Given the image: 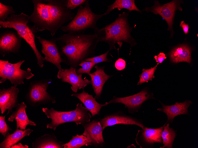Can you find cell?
<instances>
[{
    "label": "cell",
    "mask_w": 198,
    "mask_h": 148,
    "mask_svg": "<svg viewBox=\"0 0 198 148\" xmlns=\"http://www.w3.org/2000/svg\"><path fill=\"white\" fill-rule=\"evenodd\" d=\"M105 67L99 66L96 65L95 66V71L88 74L91 78V84L95 94V98L97 99L100 97L105 83L113 76V75H108L105 73Z\"/></svg>",
    "instance_id": "16"
},
{
    "label": "cell",
    "mask_w": 198,
    "mask_h": 148,
    "mask_svg": "<svg viewBox=\"0 0 198 148\" xmlns=\"http://www.w3.org/2000/svg\"><path fill=\"white\" fill-rule=\"evenodd\" d=\"M19 89L14 86L8 88L0 89V108L1 114L8 110L6 115L12 112L13 108L17 107L19 103L17 97Z\"/></svg>",
    "instance_id": "14"
},
{
    "label": "cell",
    "mask_w": 198,
    "mask_h": 148,
    "mask_svg": "<svg viewBox=\"0 0 198 148\" xmlns=\"http://www.w3.org/2000/svg\"><path fill=\"white\" fill-rule=\"evenodd\" d=\"M84 5V6L79 7L73 19L60 30L67 33H84L89 28L93 29L94 31L98 29L96 26L97 22L104 16L103 14H97L93 12L88 0H87Z\"/></svg>",
    "instance_id": "6"
},
{
    "label": "cell",
    "mask_w": 198,
    "mask_h": 148,
    "mask_svg": "<svg viewBox=\"0 0 198 148\" xmlns=\"http://www.w3.org/2000/svg\"><path fill=\"white\" fill-rule=\"evenodd\" d=\"M22 38L17 32L7 30L0 35V54L4 57L10 53H18Z\"/></svg>",
    "instance_id": "11"
},
{
    "label": "cell",
    "mask_w": 198,
    "mask_h": 148,
    "mask_svg": "<svg viewBox=\"0 0 198 148\" xmlns=\"http://www.w3.org/2000/svg\"><path fill=\"white\" fill-rule=\"evenodd\" d=\"M102 126V131L108 126L117 124L135 125L143 129L145 126L141 122L129 116L114 114L106 115L100 120Z\"/></svg>",
    "instance_id": "17"
},
{
    "label": "cell",
    "mask_w": 198,
    "mask_h": 148,
    "mask_svg": "<svg viewBox=\"0 0 198 148\" xmlns=\"http://www.w3.org/2000/svg\"><path fill=\"white\" fill-rule=\"evenodd\" d=\"M42 111L47 118L51 119L46 125L47 129L55 131L60 125L65 123L74 122L77 125L90 121L92 116L82 104L78 103L75 109L70 111H62L55 110L53 108L49 109L42 108Z\"/></svg>",
    "instance_id": "5"
},
{
    "label": "cell",
    "mask_w": 198,
    "mask_h": 148,
    "mask_svg": "<svg viewBox=\"0 0 198 148\" xmlns=\"http://www.w3.org/2000/svg\"><path fill=\"white\" fill-rule=\"evenodd\" d=\"M33 131L29 128L25 130L16 129L13 133H9L6 136L0 143V148H11V146L17 144L25 137L29 136Z\"/></svg>",
    "instance_id": "23"
},
{
    "label": "cell",
    "mask_w": 198,
    "mask_h": 148,
    "mask_svg": "<svg viewBox=\"0 0 198 148\" xmlns=\"http://www.w3.org/2000/svg\"><path fill=\"white\" fill-rule=\"evenodd\" d=\"M33 10L29 17L33 23V32L48 30L53 37L66 23L71 20L74 13L66 7L67 0H32Z\"/></svg>",
    "instance_id": "1"
},
{
    "label": "cell",
    "mask_w": 198,
    "mask_h": 148,
    "mask_svg": "<svg viewBox=\"0 0 198 148\" xmlns=\"http://www.w3.org/2000/svg\"><path fill=\"white\" fill-rule=\"evenodd\" d=\"M156 61L158 63H162L165 59L166 58L165 54L163 53H160L159 54L154 56Z\"/></svg>",
    "instance_id": "35"
},
{
    "label": "cell",
    "mask_w": 198,
    "mask_h": 148,
    "mask_svg": "<svg viewBox=\"0 0 198 148\" xmlns=\"http://www.w3.org/2000/svg\"><path fill=\"white\" fill-rule=\"evenodd\" d=\"M165 125L157 129L148 128L145 127L142 133L143 141L148 144L155 143H162L161 133Z\"/></svg>",
    "instance_id": "24"
},
{
    "label": "cell",
    "mask_w": 198,
    "mask_h": 148,
    "mask_svg": "<svg viewBox=\"0 0 198 148\" xmlns=\"http://www.w3.org/2000/svg\"><path fill=\"white\" fill-rule=\"evenodd\" d=\"M82 125L84 129L82 134L90 142L91 145L98 147L104 145L105 142L103 135L102 126L99 120H94Z\"/></svg>",
    "instance_id": "15"
},
{
    "label": "cell",
    "mask_w": 198,
    "mask_h": 148,
    "mask_svg": "<svg viewBox=\"0 0 198 148\" xmlns=\"http://www.w3.org/2000/svg\"><path fill=\"white\" fill-rule=\"evenodd\" d=\"M71 96H74L77 98L84 105L88 110L91 113L92 117L96 115H100V109L103 107L108 104V102H106L104 104H101L95 100L92 95L89 94L83 89L82 92L81 93H73Z\"/></svg>",
    "instance_id": "18"
},
{
    "label": "cell",
    "mask_w": 198,
    "mask_h": 148,
    "mask_svg": "<svg viewBox=\"0 0 198 148\" xmlns=\"http://www.w3.org/2000/svg\"><path fill=\"white\" fill-rule=\"evenodd\" d=\"M158 64L159 63H158L155 66L150 69H143L142 72L140 76L138 84L140 85L143 83L148 82L149 81L152 80L154 77V74Z\"/></svg>",
    "instance_id": "28"
},
{
    "label": "cell",
    "mask_w": 198,
    "mask_h": 148,
    "mask_svg": "<svg viewBox=\"0 0 198 148\" xmlns=\"http://www.w3.org/2000/svg\"><path fill=\"white\" fill-rule=\"evenodd\" d=\"M182 1L173 0L171 2L161 5L157 1H154V5L151 7H146L143 11L147 12H151L155 14H159L167 22L168 25V30H170L171 36L173 34V25L176 11H182L180 4Z\"/></svg>",
    "instance_id": "9"
},
{
    "label": "cell",
    "mask_w": 198,
    "mask_h": 148,
    "mask_svg": "<svg viewBox=\"0 0 198 148\" xmlns=\"http://www.w3.org/2000/svg\"><path fill=\"white\" fill-rule=\"evenodd\" d=\"M36 37L41 45V52L45 56L44 61L55 65L59 70L63 71L60 64L65 63V61L61 56L55 38L47 40L40 36Z\"/></svg>",
    "instance_id": "10"
},
{
    "label": "cell",
    "mask_w": 198,
    "mask_h": 148,
    "mask_svg": "<svg viewBox=\"0 0 198 148\" xmlns=\"http://www.w3.org/2000/svg\"><path fill=\"white\" fill-rule=\"evenodd\" d=\"M107 7L106 11L103 14L104 16L109 14L115 9H117L119 11L125 9L128 10L129 12L135 10L141 13V11L136 6L134 0H116L112 4Z\"/></svg>",
    "instance_id": "25"
},
{
    "label": "cell",
    "mask_w": 198,
    "mask_h": 148,
    "mask_svg": "<svg viewBox=\"0 0 198 148\" xmlns=\"http://www.w3.org/2000/svg\"><path fill=\"white\" fill-rule=\"evenodd\" d=\"M76 69L70 67L68 69H64L63 71L58 70L57 77L63 82H66L71 85V89L74 93H77L78 90L84 88L91 84V81L82 78V74H78Z\"/></svg>",
    "instance_id": "13"
},
{
    "label": "cell",
    "mask_w": 198,
    "mask_h": 148,
    "mask_svg": "<svg viewBox=\"0 0 198 148\" xmlns=\"http://www.w3.org/2000/svg\"><path fill=\"white\" fill-rule=\"evenodd\" d=\"M109 50L107 51L105 53L102 55L92 57L84 59V60L93 62L96 64L103 62H109L111 60L108 58L107 56L109 53Z\"/></svg>",
    "instance_id": "31"
},
{
    "label": "cell",
    "mask_w": 198,
    "mask_h": 148,
    "mask_svg": "<svg viewBox=\"0 0 198 148\" xmlns=\"http://www.w3.org/2000/svg\"><path fill=\"white\" fill-rule=\"evenodd\" d=\"M52 81L51 79H44L29 83L25 98L30 106L36 108L41 105L56 103L55 97L47 92L48 86Z\"/></svg>",
    "instance_id": "7"
},
{
    "label": "cell",
    "mask_w": 198,
    "mask_h": 148,
    "mask_svg": "<svg viewBox=\"0 0 198 148\" xmlns=\"http://www.w3.org/2000/svg\"><path fill=\"white\" fill-rule=\"evenodd\" d=\"M29 146L27 145H23L21 143L19 142L17 144H15L11 147V148H28Z\"/></svg>",
    "instance_id": "37"
},
{
    "label": "cell",
    "mask_w": 198,
    "mask_h": 148,
    "mask_svg": "<svg viewBox=\"0 0 198 148\" xmlns=\"http://www.w3.org/2000/svg\"><path fill=\"white\" fill-rule=\"evenodd\" d=\"M65 143L59 141L54 133L45 134L32 143L33 148H63Z\"/></svg>",
    "instance_id": "22"
},
{
    "label": "cell",
    "mask_w": 198,
    "mask_h": 148,
    "mask_svg": "<svg viewBox=\"0 0 198 148\" xmlns=\"http://www.w3.org/2000/svg\"><path fill=\"white\" fill-rule=\"evenodd\" d=\"M15 13V11L12 6L6 5L0 2V21H5L9 15Z\"/></svg>",
    "instance_id": "29"
},
{
    "label": "cell",
    "mask_w": 198,
    "mask_h": 148,
    "mask_svg": "<svg viewBox=\"0 0 198 148\" xmlns=\"http://www.w3.org/2000/svg\"><path fill=\"white\" fill-rule=\"evenodd\" d=\"M5 116L6 115L0 116V133L3 136L4 139L9 133V131L12 130L6 122Z\"/></svg>",
    "instance_id": "32"
},
{
    "label": "cell",
    "mask_w": 198,
    "mask_h": 148,
    "mask_svg": "<svg viewBox=\"0 0 198 148\" xmlns=\"http://www.w3.org/2000/svg\"><path fill=\"white\" fill-rule=\"evenodd\" d=\"M29 15L23 12L18 15L13 14L5 21H0V28L15 29L31 48L36 58L38 66L42 68L44 66V58L36 47L35 42L36 35L28 25L29 22Z\"/></svg>",
    "instance_id": "4"
},
{
    "label": "cell",
    "mask_w": 198,
    "mask_h": 148,
    "mask_svg": "<svg viewBox=\"0 0 198 148\" xmlns=\"http://www.w3.org/2000/svg\"><path fill=\"white\" fill-rule=\"evenodd\" d=\"M87 0H67L66 7L71 10L84 4Z\"/></svg>",
    "instance_id": "33"
},
{
    "label": "cell",
    "mask_w": 198,
    "mask_h": 148,
    "mask_svg": "<svg viewBox=\"0 0 198 148\" xmlns=\"http://www.w3.org/2000/svg\"><path fill=\"white\" fill-rule=\"evenodd\" d=\"M90 146V142L83 134L73 136L69 141L65 144L63 148H80L83 146Z\"/></svg>",
    "instance_id": "26"
},
{
    "label": "cell",
    "mask_w": 198,
    "mask_h": 148,
    "mask_svg": "<svg viewBox=\"0 0 198 148\" xmlns=\"http://www.w3.org/2000/svg\"><path fill=\"white\" fill-rule=\"evenodd\" d=\"M129 12L119 14L115 20L101 29L94 31L98 35L99 42H105L109 45V51L117 49V43L121 48L123 42L129 44L131 46L136 44L132 37V27L130 26L128 20Z\"/></svg>",
    "instance_id": "3"
},
{
    "label": "cell",
    "mask_w": 198,
    "mask_h": 148,
    "mask_svg": "<svg viewBox=\"0 0 198 148\" xmlns=\"http://www.w3.org/2000/svg\"><path fill=\"white\" fill-rule=\"evenodd\" d=\"M161 103L162 108L158 109L157 110L165 113L167 116V122L172 123L174 118L176 116L188 114V108L192 102L190 100H186L183 102H177L174 105H170Z\"/></svg>",
    "instance_id": "20"
},
{
    "label": "cell",
    "mask_w": 198,
    "mask_h": 148,
    "mask_svg": "<svg viewBox=\"0 0 198 148\" xmlns=\"http://www.w3.org/2000/svg\"><path fill=\"white\" fill-rule=\"evenodd\" d=\"M179 26L182 28L183 32L186 35L189 32V29L190 27L188 24L185 23L184 21H181Z\"/></svg>",
    "instance_id": "36"
},
{
    "label": "cell",
    "mask_w": 198,
    "mask_h": 148,
    "mask_svg": "<svg viewBox=\"0 0 198 148\" xmlns=\"http://www.w3.org/2000/svg\"><path fill=\"white\" fill-rule=\"evenodd\" d=\"M57 44L65 64L76 69L81 62L95 56L99 42L97 34L67 33L55 38Z\"/></svg>",
    "instance_id": "2"
},
{
    "label": "cell",
    "mask_w": 198,
    "mask_h": 148,
    "mask_svg": "<svg viewBox=\"0 0 198 148\" xmlns=\"http://www.w3.org/2000/svg\"><path fill=\"white\" fill-rule=\"evenodd\" d=\"M27 106L24 102L19 103L16 110L12 112L11 115L8 118V121L13 122L15 120L16 122V128L25 130L28 125L36 126V124L30 120L26 113V109Z\"/></svg>",
    "instance_id": "19"
},
{
    "label": "cell",
    "mask_w": 198,
    "mask_h": 148,
    "mask_svg": "<svg viewBox=\"0 0 198 148\" xmlns=\"http://www.w3.org/2000/svg\"><path fill=\"white\" fill-rule=\"evenodd\" d=\"M164 129L161 133L164 146L161 148H172L173 142L176 136L175 131L172 128L169 127V124L165 126Z\"/></svg>",
    "instance_id": "27"
},
{
    "label": "cell",
    "mask_w": 198,
    "mask_h": 148,
    "mask_svg": "<svg viewBox=\"0 0 198 148\" xmlns=\"http://www.w3.org/2000/svg\"><path fill=\"white\" fill-rule=\"evenodd\" d=\"M154 98L152 94L149 93L146 89L142 90L137 94L124 97H117L114 96L108 102L111 103H120L124 104L129 112L137 111L142 103L146 100Z\"/></svg>",
    "instance_id": "12"
},
{
    "label": "cell",
    "mask_w": 198,
    "mask_h": 148,
    "mask_svg": "<svg viewBox=\"0 0 198 148\" xmlns=\"http://www.w3.org/2000/svg\"><path fill=\"white\" fill-rule=\"evenodd\" d=\"M125 61L121 58H119L115 62V67L119 71H121L125 68Z\"/></svg>",
    "instance_id": "34"
},
{
    "label": "cell",
    "mask_w": 198,
    "mask_h": 148,
    "mask_svg": "<svg viewBox=\"0 0 198 148\" xmlns=\"http://www.w3.org/2000/svg\"><path fill=\"white\" fill-rule=\"evenodd\" d=\"M25 60H20L17 63H11L8 60H0V83H3L9 80L12 85L17 87L18 85L24 84L25 79H29L34 74L31 69L28 68L27 70L21 69L22 65Z\"/></svg>",
    "instance_id": "8"
},
{
    "label": "cell",
    "mask_w": 198,
    "mask_h": 148,
    "mask_svg": "<svg viewBox=\"0 0 198 148\" xmlns=\"http://www.w3.org/2000/svg\"><path fill=\"white\" fill-rule=\"evenodd\" d=\"M96 64L92 62L83 60L79 64V66H81L82 68L77 69L76 72L78 74H86L88 75L90 73L91 70Z\"/></svg>",
    "instance_id": "30"
},
{
    "label": "cell",
    "mask_w": 198,
    "mask_h": 148,
    "mask_svg": "<svg viewBox=\"0 0 198 148\" xmlns=\"http://www.w3.org/2000/svg\"><path fill=\"white\" fill-rule=\"evenodd\" d=\"M192 51L191 48L187 44H183L172 49L168 55L173 63L185 62L190 64L191 62Z\"/></svg>",
    "instance_id": "21"
}]
</instances>
